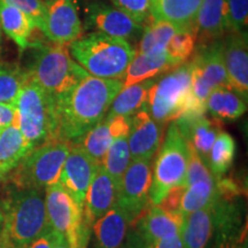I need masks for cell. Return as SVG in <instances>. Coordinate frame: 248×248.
<instances>
[{
	"label": "cell",
	"mask_w": 248,
	"mask_h": 248,
	"mask_svg": "<svg viewBox=\"0 0 248 248\" xmlns=\"http://www.w3.org/2000/svg\"><path fill=\"white\" fill-rule=\"evenodd\" d=\"M202 0H150L151 16L166 21L179 30L194 29L195 18Z\"/></svg>",
	"instance_id": "ffe728a7"
},
{
	"label": "cell",
	"mask_w": 248,
	"mask_h": 248,
	"mask_svg": "<svg viewBox=\"0 0 248 248\" xmlns=\"http://www.w3.org/2000/svg\"><path fill=\"white\" fill-rule=\"evenodd\" d=\"M163 126L152 119L146 104L131 116L128 144L131 160H152L162 142Z\"/></svg>",
	"instance_id": "9a60e30c"
},
{
	"label": "cell",
	"mask_w": 248,
	"mask_h": 248,
	"mask_svg": "<svg viewBox=\"0 0 248 248\" xmlns=\"http://www.w3.org/2000/svg\"><path fill=\"white\" fill-rule=\"evenodd\" d=\"M117 192L119 186L114 179L102 167H99L86 192L83 208L84 219L89 226L92 228L93 223L115 206Z\"/></svg>",
	"instance_id": "ac0fdd59"
},
{
	"label": "cell",
	"mask_w": 248,
	"mask_h": 248,
	"mask_svg": "<svg viewBox=\"0 0 248 248\" xmlns=\"http://www.w3.org/2000/svg\"><path fill=\"white\" fill-rule=\"evenodd\" d=\"M27 70L16 64L0 63V102L15 105L21 89L27 79Z\"/></svg>",
	"instance_id": "d6a6232c"
},
{
	"label": "cell",
	"mask_w": 248,
	"mask_h": 248,
	"mask_svg": "<svg viewBox=\"0 0 248 248\" xmlns=\"http://www.w3.org/2000/svg\"><path fill=\"white\" fill-rule=\"evenodd\" d=\"M197 31L195 29L178 30L167 46V55L172 68L185 63L195 48Z\"/></svg>",
	"instance_id": "836d02e7"
},
{
	"label": "cell",
	"mask_w": 248,
	"mask_h": 248,
	"mask_svg": "<svg viewBox=\"0 0 248 248\" xmlns=\"http://www.w3.org/2000/svg\"><path fill=\"white\" fill-rule=\"evenodd\" d=\"M225 2L229 31L247 35L248 0H225Z\"/></svg>",
	"instance_id": "e575fe53"
},
{
	"label": "cell",
	"mask_w": 248,
	"mask_h": 248,
	"mask_svg": "<svg viewBox=\"0 0 248 248\" xmlns=\"http://www.w3.org/2000/svg\"><path fill=\"white\" fill-rule=\"evenodd\" d=\"M152 169L150 203L159 204L173 187L184 186L187 167V142L175 122L170 123Z\"/></svg>",
	"instance_id": "52a82bcc"
},
{
	"label": "cell",
	"mask_w": 248,
	"mask_h": 248,
	"mask_svg": "<svg viewBox=\"0 0 248 248\" xmlns=\"http://www.w3.org/2000/svg\"><path fill=\"white\" fill-rule=\"evenodd\" d=\"M27 73L53 100L67 93L88 75L63 44L39 46Z\"/></svg>",
	"instance_id": "277c9868"
},
{
	"label": "cell",
	"mask_w": 248,
	"mask_h": 248,
	"mask_svg": "<svg viewBox=\"0 0 248 248\" xmlns=\"http://www.w3.org/2000/svg\"><path fill=\"white\" fill-rule=\"evenodd\" d=\"M223 58L229 86L241 98L248 99L247 35L231 33L223 43Z\"/></svg>",
	"instance_id": "2e32d148"
},
{
	"label": "cell",
	"mask_w": 248,
	"mask_h": 248,
	"mask_svg": "<svg viewBox=\"0 0 248 248\" xmlns=\"http://www.w3.org/2000/svg\"><path fill=\"white\" fill-rule=\"evenodd\" d=\"M121 248H145V246L141 244V241L138 239L137 235L133 233L131 230H129L128 235H126L125 238V241H124V244Z\"/></svg>",
	"instance_id": "ee69618b"
},
{
	"label": "cell",
	"mask_w": 248,
	"mask_h": 248,
	"mask_svg": "<svg viewBox=\"0 0 248 248\" xmlns=\"http://www.w3.org/2000/svg\"><path fill=\"white\" fill-rule=\"evenodd\" d=\"M152 160H131L117 192L116 204L128 214L131 223L150 203Z\"/></svg>",
	"instance_id": "30bf717a"
},
{
	"label": "cell",
	"mask_w": 248,
	"mask_h": 248,
	"mask_svg": "<svg viewBox=\"0 0 248 248\" xmlns=\"http://www.w3.org/2000/svg\"><path fill=\"white\" fill-rule=\"evenodd\" d=\"M128 136H120V137L113 138L109 150H108L101 166L106 170L108 175L114 179L117 186H120L124 172L126 171L130 162H131Z\"/></svg>",
	"instance_id": "1f68e13d"
},
{
	"label": "cell",
	"mask_w": 248,
	"mask_h": 248,
	"mask_svg": "<svg viewBox=\"0 0 248 248\" xmlns=\"http://www.w3.org/2000/svg\"><path fill=\"white\" fill-rule=\"evenodd\" d=\"M111 141H113V138H111L109 128H108V122L106 119H104L101 122L95 124L92 129L84 133L82 137L74 142H70V144L78 146L95 163H98L101 167L105 156L109 150Z\"/></svg>",
	"instance_id": "83f0119b"
},
{
	"label": "cell",
	"mask_w": 248,
	"mask_h": 248,
	"mask_svg": "<svg viewBox=\"0 0 248 248\" xmlns=\"http://www.w3.org/2000/svg\"><path fill=\"white\" fill-rule=\"evenodd\" d=\"M192 66L213 89L218 86L230 88L223 58V43L219 40L203 45L192 60Z\"/></svg>",
	"instance_id": "7402d4cb"
},
{
	"label": "cell",
	"mask_w": 248,
	"mask_h": 248,
	"mask_svg": "<svg viewBox=\"0 0 248 248\" xmlns=\"http://www.w3.org/2000/svg\"><path fill=\"white\" fill-rule=\"evenodd\" d=\"M42 1H43V2H44V4H45V2H47V1H49V0H42Z\"/></svg>",
	"instance_id": "c3c4849f"
},
{
	"label": "cell",
	"mask_w": 248,
	"mask_h": 248,
	"mask_svg": "<svg viewBox=\"0 0 248 248\" xmlns=\"http://www.w3.org/2000/svg\"><path fill=\"white\" fill-rule=\"evenodd\" d=\"M45 208L49 230L73 248H88L92 228L85 222L83 208L60 183L45 188Z\"/></svg>",
	"instance_id": "ba28073f"
},
{
	"label": "cell",
	"mask_w": 248,
	"mask_h": 248,
	"mask_svg": "<svg viewBox=\"0 0 248 248\" xmlns=\"http://www.w3.org/2000/svg\"><path fill=\"white\" fill-rule=\"evenodd\" d=\"M184 187L185 186H177V187L171 188L157 206L168 213L182 214L179 208H181V200Z\"/></svg>",
	"instance_id": "f35d334b"
},
{
	"label": "cell",
	"mask_w": 248,
	"mask_h": 248,
	"mask_svg": "<svg viewBox=\"0 0 248 248\" xmlns=\"http://www.w3.org/2000/svg\"><path fill=\"white\" fill-rule=\"evenodd\" d=\"M54 44H70L82 36L83 26L74 0H49L45 2L40 29Z\"/></svg>",
	"instance_id": "8fae6325"
},
{
	"label": "cell",
	"mask_w": 248,
	"mask_h": 248,
	"mask_svg": "<svg viewBox=\"0 0 248 248\" xmlns=\"http://www.w3.org/2000/svg\"><path fill=\"white\" fill-rule=\"evenodd\" d=\"M1 228H2V212H1V208H0V232H1Z\"/></svg>",
	"instance_id": "bcb514c9"
},
{
	"label": "cell",
	"mask_w": 248,
	"mask_h": 248,
	"mask_svg": "<svg viewBox=\"0 0 248 248\" xmlns=\"http://www.w3.org/2000/svg\"><path fill=\"white\" fill-rule=\"evenodd\" d=\"M27 248H53V232L48 230L31 243Z\"/></svg>",
	"instance_id": "7bdbcfd3"
},
{
	"label": "cell",
	"mask_w": 248,
	"mask_h": 248,
	"mask_svg": "<svg viewBox=\"0 0 248 248\" xmlns=\"http://www.w3.org/2000/svg\"><path fill=\"white\" fill-rule=\"evenodd\" d=\"M235 156V141L230 133L219 131L209 152L208 166L212 175L221 178L233 164Z\"/></svg>",
	"instance_id": "f546056e"
},
{
	"label": "cell",
	"mask_w": 248,
	"mask_h": 248,
	"mask_svg": "<svg viewBox=\"0 0 248 248\" xmlns=\"http://www.w3.org/2000/svg\"><path fill=\"white\" fill-rule=\"evenodd\" d=\"M69 52L89 75L122 80L136 49L128 40L93 31L69 44Z\"/></svg>",
	"instance_id": "3957f363"
},
{
	"label": "cell",
	"mask_w": 248,
	"mask_h": 248,
	"mask_svg": "<svg viewBox=\"0 0 248 248\" xmlns=\"http://www.w3.org/2000/svg\"><path fill=\"white\" fill-rule=\"evenodd\" d=\"M14 106L16 108L18 129L32 150L55 139L57 120L53 99L46 94L29 75Z\"/></svg>",
	"instance_id": "8992f818"
},
{
	"label": "cell",
	"mask_w": 248,
	"mask_h": 248,
	"mask_svg": "<svg viewBox=\"0 0 248 248\" xmlns=\"http://www.w3.org/2000/svg\"><path fill=\"white\" fill-rule=\"evenodd\" d=\"M153 83L154 78L122 88L111 102L106 119L115 116L131 117L137 113L147 102L148 91Z\"/></svg>",
	"instance_id": "4316f807"
},
{
	"label": "cell",
	"mask_w": 248,
	"mask_h": 248,
	"mask_svg": "<svg viewBox=\"0 0 248 248\" xmlns=\"http://www.w3.org/2000/svg\"><path fill=\"white\" fill-rule=\"evenodd\" d=\"M146 248H184V245H183L181 233H173L154 241Z\"/></svg>",
	"instance_id": "b9f144b4"
},
{
	"label": "cell",
	"mask_w": 248,
	"mask_h": 248,
	"mask_svg": "<svg viewBox=\"0 0 248 248\" xmlns=\"http://www.w3.org/2000/svg\"><path fill=\"white\" fill-rule=\"evenodd\" d=\"M179 132L187 142L199 154L204 163L208 166L209 152L215 141V139L221 130V121L213 119L210 120L203 115H182L177 120L173 121Z\"/></svg>",
	"instance_id": "e0dca14e"
},
{
	"label": "cell",
	"mask_w": 248,
	"mask_h": 248,
	"mask_svg": "<svg viewBox=\"0 0 248 248\" xmlns=\"http://www.w3.org/2000/svg\"><path fill=\"white\" fill-rule=\"evenodd\" d=\"M123 88L122 80L86 75L63 95L55 99V139L74 142L101 122Z\"/></svg>",
	"instance_id": "6da1fadb"
},
{
	"label": "cell",
	"mask_w": 248,
	"mask_h": 248,
	"mask_svg": "<svg viewBox=\"0 0 248 248\" xmlns=\"http://www.w3.org/2000/svg\"><path fill=\"white\" fill-rule=\"evenodd\" d=\"M218 198L219 193L216 186V179L193 183L184 187L179 210L183 215L197 212L209 207Z\"/></svg>",
	"instance_id": "f1b7e54d"
},
{
	"label": "cell",
	"mask_w": 248,
	"mask_h": 248,
	"mask_svg": "<svg viewBox=\"0 0 248 248\" xmlns=\"http://www.w3.org/2000/svg\"><path fill=\"white\" fill-rule=\"evenodd\" d=\"M0 182H1V179H0Z\"/></svg>",
	"instance_id": "681fc988"
},
{
	"label": "cell",
	"mask_w": 248,
	"mask_h": 248,
	"mask_svg": "<svg viewBox=\"0 0 248 248\" xmlns=\"http://www.w3.org/2000/svg\"><path fill=\"white\" fill-rule=\"evenodd\" d=\"M0 1L22 11L31 18L36 28H38L39 30L42 29L45 13V4L42 0H0Z\"/></svg>",
	"instance_id": "74e56055"
},
{
	"label": "cell",
	"mask_w": 248,
	"mask_h": 248,
	"mask_svg": "<svg viewBox=\"0 0 248 248\" xmlns=\"http://www.w3.org/2000/svg\"><path fill=\"white\" fill-rule=\"evenodd\" d=\"M206 108L214 119L233 121L246 113L247 100L241 98L231 88L218 86L210 92Z\"/></svg>",
	"instance_id": "d4e9b609"
},
{
	"label": "cell",
	"mask_w": 248,
	"mask_h": 248,
	"mask_svg": "<svg viewBox=\"0 0 248 248\" xmlns=\"http://www.w3.org/2000/svg\"><path fill=\"white\" fill-rule=\"evenodd\" d=\"M86 28L116 38L129 39L142 31L141 24L113 6L94 1L86 7Z\"/></svg>",
	"instance_id": "5bb4252c"
},
{
	"label": "cell",
	"mask_w": 248,
	"mask_h": 248,
	"mask_svg": "<svg viewBox=\"0 0 248 248\" xmlns=\"http://www.w3.org/2000/svg\"><path fill=\"white\" fill-rule=\"evenodd\" d=\"M184 215L171 214L160 208L157 204L148 203L130 224L129 230L137 235L146 248L154 241L169 234L181 233Z\"/></svg>",
	"instance_id": "4fadbf2b"
},
{
	"label": "cell",
	"mask_w": 248,
	"mask_h": 248,
	"mask_svg": "<svg viewBox=\"0 0 248 248\" xmlns=\"http://www.w3.org/2000/svg\"><path fill=\"white\" fill-rule=\"evenodd\" d=\"M130 224L128 214L115 203L113 208L93 223L91 231L94 234V248L122 247Z\"/></svg>",
	"instance_id": "d6986e66"
},
{
	"label": "cell",
	"mask_w": 248,
	"mask_h": 248,
	"mask_svg": "<svg viewBox=\"0 0 248 248\" xmlns=\"http://www.w3.org/2000/svg\"><path fill=\"white\" fill-rule=\"evenodd\" d=\"M0 45H1V26H0ZM1 47V46H0Z\"/></svg>",
	"instance_id": "7dc6e473"
},
{
	"label": "cell",
	"mask_w": 248,
	"mask_h": 248,
	"mask_svg": "<svg viewBox=\"0 0 248 248\" xmlns=\"http://www.w3.org/2000/svg\"><path fill=\"white\" fill-rule=\"evenodd\" d=\"M169 69H172V66L169 62L167 51L147 54H139L136 52L122 78L123 88L153 79L155 76Z\"/></svg>",
	"instance_id": "cb8c5ba5"
},
{
	"label": "cell",
	"mask_w": 248,
	"mask_h": 248,
	"mask_svg": "<svg viewBox=\"0 0 248 248\" xmlns=\"http://www.w3.org/2000/svg\"><path fill=\"white\" fill-rule=\"evenodd\" d=\"M114 7L129 15L139 24L146 22L151 16L150 0H110Z\"/></svg>",
	"instance_id": "8d00e7d4"
},
{
	"label": "cell",
	"mask_w": 248,
	"mask_h": 248,
	"mask_svg": "<svg viewBox=\"0 0 248 248\" xmlns=\"http://www.w3.org/2000/svg\"><path fill=\"white\" fill-rule=\"evenodd\" d=\"M69 150L70 142L57 139L35 147L6 176L8 185L16 188L45 190L58 184Z\"/></svg>",
	"instance_id": "5b68a950"
},
{
	"label": "cell",
	"mask_w": 248,
	"mask_h": 248,
	"mask_svg": "<svg viewBox=\"0 0 248 248\" xmlns=\"http://www.w3.org/2000/svg\"><path fill=\"white\" fill-rule=\"evenodd\" d=\"M0 208L2 212L0 248H27L49 229L45 190L8 185Z\"/></svg>",
	"instance_id": "7a4b0ae2"
},
{
	"label": "cell",
	"mask_w": 248,
	"mask_h": 248,
	"mask_svg": "<svg viewBox=\"0 0 248 248\" xmlns=\"http://www.w3.org/2000/svg\"><path fill=\"white\" fill-rule=\"evenodd\" d=\"M192 61L175 67L152 84L147 95V110L160 125L173 122L181 116L191 89Z\"/></svg>",
	"instance_id": "9c48e42d"
},
{
	"label": "cell",
	"mask_w": 248,
	"mask_h": 248,
	"mask_svg": "<svg viewBox=\"0 0 248 248\" xmlns=\"http://www.w3.org/2000/svg\"><path fill=\"white\" fill-rule=\"evenodd\" d=\"M178 30L173 24L166 21L153 20V23L151 22L142 30L137 53L147 54L167 51L170 39Z\"/></svg>",
	"instance_id": "4dcf8cb0"
},
{
	"label": "cell",
	"mask_w": 248,
	"mask_h": 248,
	"mask_svg": "<svg viewBox=\"0 0 248 248\" xmlns=\"http://www.w3.org/2000/svg\"><path fill=\"white\" fill-rule=\"evenodd\" d=\"M99 167L84 151L70 144L69 153L61 172L60 184L80 208H84L86 192Z\"/></svg>",
	"instance_id": "7c38bea8"
},
{
	"label": "cell",
	"mask_w": 248,
	"mask_h": 248,
	"mask_svg": "<svg viewBox=\"0 0 248 248\" xmlns=\"http://www.w3.org/2000/svg\"><path fill=\"white\" fill-rule=\"evenodd\" d=\"M32 150L17 124L14 123L0 131V179H4L23 157Z\"/></svg>",
	"instance_id": "603a6c76"
},
{
	"label": "cell",
	"mask_w": 248,
	"mask_h": 248,
	"mask_svg": "<svg viewBox=\"0 0 248 248\" xmlns=\"http://www.w3.org/2000/svg\"><path fill=\"white\" fill-rule=\"evenodd\" d=\"M53 248H73L60 235L53 233Z\"/></svg>",
	"instance_id": "f6af8a7d"
},
{
	"label": "cell",
	"mask_w": 248,
	"mask_h": 248,
	"mask_svg": "<svg viewBox=\"0 0 248 248\" xmlns=\"http://www.w3.org/2000/svg\"><path fill=\"white\" fill-rule=\"evenodd\" d=\"M187 151L188 157L187 167H186L184 186L191 185L193 184V183L200 181H214L215 177H214L212 172H210L208 166L203 162L202 159L199 156V154L197 153V151L194 150L190 142H187Z\"/></svg>",
	"instance_id": "d590c367"
},
{
	"label": "cell",
	"mask_w": 248,
	"mask_h": 248,
	"mask_svg": "<svg viewBox=\"0 0 248 248\" xmlns=\"http://www.w3.org/2000/svg\"><path fill=\"white\" fill-rule=\"evenodd\" d=\"M14 123L17 124L16 108L14 105L0 102V131Z\"/></svg>",
	"instance_id": "60d3db41"
},
{
	"label": "cell",
	"mask_w": 248,
	"mask_h": 248,
	"mask_svg": "<svg viewBox=\"0 0 248 248\" xmlns=\"http://www.w3.org/2000/svg\"><path fill=\"white\" fill-rule=\"evenodd\" d=\"M0 26L21 52L29 47L30 37L36 27L26 13L0 1Z\"/></svg>",
	"instance_id": "484cf974"
},
{
	"label": "cell",
	"mask_w": 248,
	"mask_h": 248,
	"mask_svg": "<svg viewBox=\"0 0 248 248\" xmlns=\"http://www.w3.org/2000/svg\"><path fill=\"white\" fill-rule=\"evenodd\" d=\"M247 231L246 228L233 233L217 237L216 248H247Z\"/></svg>",
	"instance_id": "ab89813d"
},
{
	"label": "cell",
	"mask_w": 248,
	"mask_h": 248,
	"mask_svg": "<svg viewBox=\"0 0 248 248\" xmlns=\"http://www.w3.org/2000/svg\"><path fill=\"white\" fill-rule=\"evenodd\" d=\"M194 29L197 31V39L199 38L202 45L219 40L225 35L228 28L225 0H202Z\"/></svg>",
	"instance_id": "44dd1931"
}]
</instances>
